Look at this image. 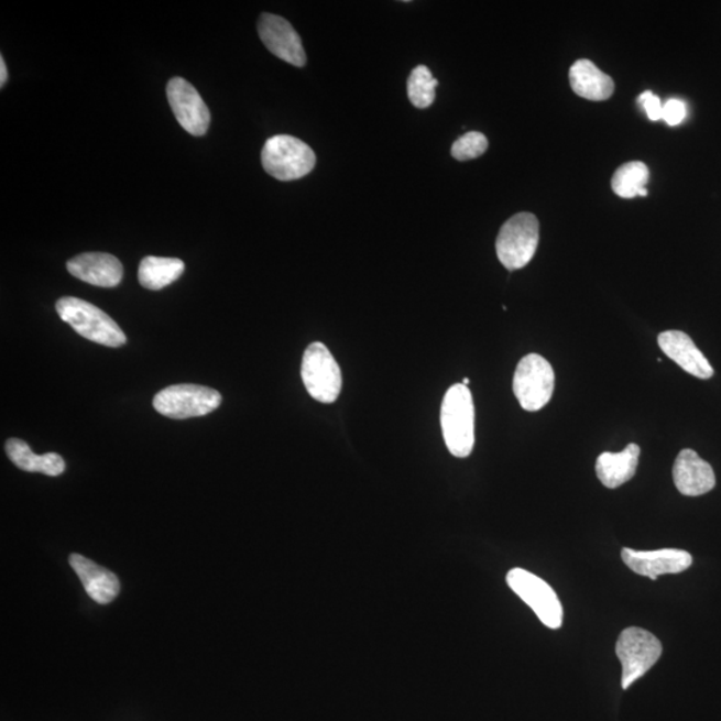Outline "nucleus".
Returning a JSON list of instances; mask_svg holds the SVG:
<instances>
[{
	"instance_id": "obj_1",
	"label": "nucleus",
	"mask_w": 721,
	"mask_h": 721,
	"mask_svg": "<svg viewBox=\"0 0 721 721\" xmlns=\"http://www.w3.org/2000/svg\"><path fill=\"white\" fill-rule=\"evenodd\" d=\"M441 428L451 455L466 459L474 447V404L468 386L449 387L441 405Z\"/></svg>"
},
{
	"instance_id": "obj_2",
	"label": "nucleus",
	"mask_w": 721,
	"mask_h": 721,
	"mask_svg": "<svg viewBox=\"0 0 721 721\" xmlns=\"http://www.w3.org/2000/svg\"><path fill=\"white\" fill-rule=\"evenodd\" d=\"M62 321L72 326L86 340L119 348L127 343V335L110 316L85 299L64 297L56 303Z\"/></svg>"
},
{
	"instance_id": "obj_3",
	"label": "nucleus",
	"mask_w": 721,
	"mask_h": 721,
	"mask_svg": "<svg viewBox=\"0 0 721 721\" xmlns=\"http://www.w3.org/2000/svg\"><path fill=\"white\" fill-rule=\"evenodd\" d=\"M262 166L278 181L306 177L316 166V154L309 144L292 135H275L263 144Z\"/></svg>"
},
{
	"instance_id": "obj_4",
	"label": "nucleus",
	"mask_w": 721,
	"mask_h": 721,
	"mask_svg": "<svg viewBox=\"0 0 721 721\" xmlns=\"http://www.w3.org/2000/svg\"><path fill=\"white\" fill-rule=\"evenodd\" d=\"M540 240V223L532 212H518L501 228L496 252L507 271H518L532 261Z\"/></svg>"
},
{
	"instance_id": "obj_5",
	"label": "nucleus",
	"mask_w": 721,
	"mask_h": 721,
	"mask_svg": "<svg viewBox=\"0 0 721 721\" xmlns=\"http://www.w3.org/2000/svg\"><path fill=\"white\" fill-rule=\"evenodd\" d=\"M306 391L323 404H334L342 389L341 369L330 350L321 342H313L304 353L301 367Z\"/></svg>"
},
{
	"instance_id": "obj_6",
	"label": "nucleus",
	"mask_w": 721,
	"mask_h": 721,
	"mask_svg": "<svg viewBox=\"0 0 721 721\" xmlns=\"http://www.w3.org/2000/svg\"><path fill=\"white\" fill-rule=\"evenodd\" d=\"M555 391V370L538 354L525 356L513 378L514 396L526 412L543 409Z\"/></svg>"
},
{
	"instance_id": "obj_7",
	"label": "nucleus",
	"mask_w": 721,
	"mask_h": 721,
	"mask_svg": "<svg viewBox=\"0 0 721 721\" xmlns=\"http://www.w3.org/2000/svg\"><path fill=\"white\" fill-rule=\"evenodd\" d=\"M662 654L663 645L654 633L636 626L624 630L616 643V655L623 667V689H629L633 682L647 674Z\"/></svg>"
},
{
	"instance_id": "obj_8",
	"label": "nucleus",
	"mask_w": 721,
	"mask_h": 721,
	"mask_svg": "<svg viewBox=\"0 0 721 721\" xmlns=\"http://www.w3.org/2000/svg\"><path fill=\"white\" fill-rule=\"evenodd\" d=\"M222 403L219 392L194 384L173 385L163 389L154 397L155 411L174 419L200 417L215 412Z\"/></svg>"
},
{
	"instance_id": "obj_9",
	"label": "nucleus",
	"mask_w": 721,
	"mask_h": 721,
	"mask_svg": "<svg viewBox=\"0 0 721 721\" xmlns=\"http://www.w3.org/2000/svg\"><path fill=\"white\" fill-rule=\"evenodd\" d=\"M507 586L528 604L540 622L550 630L562 624V605L556 592L547 582L522 568H514L506 575Z\"/></svg>"
},
{
	"instance_id": "obj_10",
	"label": "nucleus",
	"mask_w": 721,
	"mask_h": 721,
	"mask_svg": "<svg viewBox=\"0 0 721 721\" xmlns=\"http://www.w3.org/2000/svg\"><path fill=\"white\" fill-rule=\"evenodd\" d=\"M166 91L168 103L181 127L194 136L205 135L211 117L196 87L184 78H173Z\"/></svg>"
},
{
	"instance_id": "obj_11",
	"label": "nucleus",
	"mask_w": 721,
	"mask_h": 721,
	"mask_svg": "<svg viewBox=\"0 0 721 721\" xmlns=\"http://www.w3.org/2000/svg\"><path fill=\"white\" fill-rule=\"evenodd\" d=\"M259 34L263 45L280 59L296 67L306 65L303 41L286 19L273 14H262L259 21Z\"/></svg>"
},
{
	"instance_id": "obj_12",
	"label": "nucleus",
	"mask_w": 721,
	"mask_h": 721,
	"mask_svg": "<svg viewBox=\"0 0 721 721\" xmlns=\"http://www.w3.org/2000/svg\"><path fill=\"white\" fill-rule=\"evenodd\" d=\"M622 559L633 572L657 580L662 575L685 572L692 566V556L681 549L633 550L624 548Z\"/></svg>"
},
{
	"instance_id": "obj_13",
	"label": "nucleus",
	"mask_w": 721,
	"mask_h": 721,
	"mask_svg": "<svg viewBox=\"0 0 721 721\" xmlns=\"http://www.w3.org/2000/svg\"><path fill=\"white\" fill-rule=\"evenodd\" d=\"M67 271L75 278L94 286L116 287L123 278V266L108 253H84L67 262Z\"/></svg>"
},
{
	"instance_id": "obj_14",
	"label": "nucleus",
	"mask_w": 721,
	"mask_h": 721,
	"mask_svg": "<svg viewBox=\"0 0 721 721\" xmlns=\"http://www.w3.org/2000/svg\"><path fill=\"white\" fill-rule=\"evenodd\" d=\"M674 481L677 491L689 498L701 496L717 485L712 467L692 449L681 450L677 456Z\"/></svg>"
},
{
	"instance_id": "obj_15",
	"label": "nucleus",
	"mask_w": 721,
	"mask_h": 721,
	"mask_svg": "<svg viewBox=\"0 0 721 721\" xmlns=\"http://www.w3.org/2000/svg\"><path fill=\"white\" fill-rule=\"evenodd\" d=\"M658 347L664 354L675 361L687 373L701 380L711 379L713 368L706 356L700 352L692 338L680 330L663 331L657 338Z\"/></svg>"
},
{
	"instance_id": "obj_16",
	"label": "nucleus",
	"mask_w": 721,
	"mask_h": 721,
	"mask_svg": "<svg viewBox=\"0 0 721 721\" xmlns=\"http://www.w3.org/2000/svg\"><path fill=\"white\" fill-rule=\"evenodd\" d=\"M70 566L74 572L78 575L87 594L96 603L109 604L116 600L119 591H121V582H119L117 575L102 566H98L97 562L86 559L81 555L73 554L70 556Z\"/></svg>"
},
{
	"instance_id": "obj_17",
	"label": "nucleus",
	"mask_w": 721,
	"mask_h": 721,
	"mask_svg": "<svg viewBox=\"0 0 721 721\" xmlns=\"http://www.w3.org/2000/svg\"><path fill=\"white\" fill-rule=\"evenodd\" d=\"M641 451L638 445L630 444L620 454H611V451L601 454L596 461V474L601 484L616 489L632 480L637 470Z\"/></svg>"
},
{
	"instance_id": "obj_18",
	"label": "nucleus",
	"mask_w": 721,
	"mask_h": 721,
	"mask_svg": "<svg viewBox=\"0 0 721 721\" xmlns=\"http://www.w3.org/2000/svg\"><path fill=\"white\" fill-rule=\"evenodd\" d=\"M570 87L577 96L601 102L612 97L614 91L613 79L600 70L593 62L580 59L575 62L569 70Z\"/></svg>"
},
{
	"instance_id": "obj_19",
	"label": "nucleus",
	"mask_w": 721,
	"mask_h": 721,
	"mask_svg": "<svg viewBox=\"0 0 721 721\" xmlns=\"http://www.w3.org/2000/svg\"><path fill=\"white\" fill-rule=\"evenodd\" d=\"M6 451H8L9 459L24 472L43 473L56 478L66 469L65 460L58 454L35 455L29 444L19 438H10L6 443Z\"/></svg>"
},
{
	"instance_id": "obj_20",
	"label": "nucleus",
	"mask_w": 721,
	"mask_h": 721,
	"mask_svg": "<svg viewBox=\"0 0 721 721\" xmlns=\"http://www.w3.org/2000/svg\"><path fill=\"white\" fill-rule=\"evenodd\" d=\"M184 272V261L150 255L141 261L138 281L149 291H161L177 281Z\"/></svg>"
},
{
	"instance_id": "obj_21",
	"label": "nucleus",
	"mask_w": 721,
	"mask_h": 721,
	"mask_svg": "<svg viewBox=\"0 0 721 721\" xmlns=\"http://www.w3.org/2000/svg\"><path fill=\"white\" fill-rule=\"evenodd\" d=\"M649 168L643 162H629L620 166L612 177V190L624 199L647 197Z\"/></svg>"
},
{
	"instance_id": "obj_22",
	"label": "nucleus",
	"mask_w": 721,
	"mask_h": 721,
	"mask_svg": "<svg viewBox=\"0 0 721 721\" xmlns=\"http://www.w3.org/2000/svg\"><path fill=\"white\" fill-rule=\"evenodd\" d=\"M438 81L426 66H417L407 79V97L417 109H426L435 102Z\"/></svg>"
},
{
	"instance_id": "obj_23",
	"label": "nucleus",
	"mask_w": 721,
	"mask_h": 721,
	"mask_svg": "<svg viewBox=\"0 0 721 721\" xmlns=\"http://www.w3.org/2000/svg\"><path fill=\"white\" fill-rule=\"evenodd\" d=\"M489 142L484 134L478 131H470L463 134L451 146V156L457 161H470L479 159L488 150Z\"/></svg>"
},
{
	"instance_id": "obj_24",
	"label": "nucleus",
	"mask_w": 721,
	"mask_h": 721,
	"mask_svg": "<svg viewBox=\"0 0 721 721\" xmlns=\"http://www.w3.org/2000/svg\"><path fill=\"white\" fill-rule=\"evenodd\" d=\"M688 114L687 105L680 99H669L663 105V121L669 127H679L686 121Z\"/></svg>"
},
{
	"instance_id": "obj_25",
	"label": "nucleus",
	"mask_w": 721,
	"mask_h": 721,
	"mask_svg": "<svg viewBox=\"0 0 721 721\" xmlns=\"http://www.w3.org/2000/svg\"><path fill=\"white\" fill-rule=\"evenodd\" d=\"M638 105H642L645 112H647L651 121L657 122L662 121L663 118V105L660 98L655 96L652 91H644L641 94V97L637 98Z\"/></svg>"
},
{
	"instance_id": "obj_26",
	"label": "nucleus",
	"mask_w": 721,
	"mask_h": 721,
	"mask_svg": "<svg viewBox=\"0 0 721 721\" xmlns=\"http://www.w3.org/2000/svg\"><path fill=\"white\" fill-rule=\"evenodd\" d=\"M9 78V73H8V66H6V62L3 56H0V86H4L6 81H8Z\"/></svg>"
},
{
	"instance_id": "obj_27",
	"label": "nucleus",
	"mask_w": 721,
	"mask_h": 721,
	"mask_svg": "<svg viewBox=\"0 0 721 721\" xmlns=\"http://www.w3.org/2000/svg\"><path fill=\"white\" fill-rule=\"evenodd\" d=\"M469 382H470L469 379H463V380H462V385L468 386V385H469Z\"/></svg>"
}]
</instances>
